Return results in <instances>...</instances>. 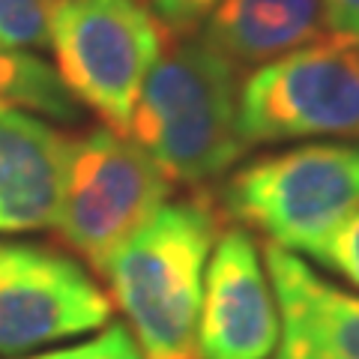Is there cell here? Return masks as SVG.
Here are the masks:
<instances>
[{"label": "cell", "mask_w": 359, "mask_h": 359, "mask_svg": "<svg viewBox=\"0 0 359 359\" xmlns=\"http://www.w3.org/2000/svg\"><path fill=\"white\" fill-rule=\"evenodd\" d=\"M207 198L165 201L99 266L144 359H195L204 273L219 237Z\"/></svg>", "instance_id": "1"}, {"label": "cell", "mask_w": 359, "mask_h": 359, "mask_svg": "<svg viewBox=\"0 0 359 359\" xmlns=\"http://www.w3.org/2000/svg\"><path fill=\"white\" fill-rule=\"evenodd\" d=\"M240 84L237 66L201 36L165 45L135 102L132 141L171 183H210L245 150L237 129Z\"/></svg>", "instance_id": "2"}, {"label": "cell", "mask_w": 359, "mask_h": 359, "mask_svg": "<svg viewBox=\"0 0 359 359\" xmlns=\"http://www.w3.org/2000/svg\"><path fill=\"white\" fill-rule=\"evenodd\" d=\"M224 210L269 245L314 257L359 210V141H318L264 156L224 183Z\"/></svg>", "instance_id": "3"}, {"label": "cell", "mask_w": 359, "mask_h": 359, "mask_svg": "<svg viewBox=\"0 0 359 359\" xmlns=\"http://www.w3.org/2000/svg\"><path fill=\"white\" fill-rule=\"evenodd\" d=\"M168 39L141 0H60L51 18L60 81L120 135L129 132L138 93Z\"/></svg>", "instance_id": "4"}, {"label": "cell", "mask_w": 359, "mask_h": 359, "mask_svg": "<svg viewBox=\"0 0 359 359\" xmlns=\"http://www.w3.org/2000/svg\"><path fill=\"white\" fill-rule=\"evenodd\" d=\"M245 147L306 138H359V45L318 39L252 69L240 84Z\"/></svg>", "instance_id": "5"}, {"label": "cell", "mask_w": 359, "mask_h": 359, "mask_svg": "<svg viewBox=\"0 0 359 359\" xmlns=\"http://www.w3.org/2000/svg\"><path fill=\"white\" fill-rule=\"evenodd\" d=\"M171 186L162 168L132 138L96 126L69 141L54 228L99 273L108 255L165 204Z\"/></svg>", "instance_id": "6"}, {"label": "cell", "mask_w": 359, "mask_h": 359, "mask_svg": "<svg viewBox=\"0 0 359 359\" xmlns=\"http://www.w3.org/2000/svg\"><path fill=\"white\" fill-rule=\"evenodd\" d=\"M111 299L78 257L0 240V356H21L111 323Z\"/></svg>", "instance_id": "7"}, {"label": "cell", "mask_w": 359, "mask_h": 359, "mask_svg": "<svg viewBox=\"0 0 359 359\" xmlns=\"http://www.w3.org/2000/svg\"><path fill=\"white\" fill-rule=\"evenodd\" d=\"M278 341V306L264 255L243 228L216 237L198 314L201 359H269Z\"/></svg>", "instance_id": "8"}, {"label": "cell", "mask_w": 359, "mask_h": 359, "mask_svg": "<svg viewBox=\"0 0 359 359\" xmlns=\"http://www.w3.org/2000/svg\"><path fill=\"white\" fill-rule=\"evenodd\" d=\"M266 276L278 306L269 359H359V294L327 282L287 249L266 243Z\"/></svg>", "instance_id": "9"}, {"label": "cell", "mask_w": 359, "mask_h": 359, "mask_svg": "<svg viewBox=\"0 0 359 359\" xmlns=\"http://www.w3.org/2000/svg\"><path fill=\"white\" fill-rule=\"evenodd\" d=\"M69 141L30 111L0 105V237L54 228Z\"/></svg>", "instance_id": "10"}, {"label": "cell", "mask_w": 359, "mask_h": 359, "mask_svg": "<svg viewBox=\"0 0 359 359\" xmlns=\"http://www.w3.org/2000/svg\"><path fill=\"white\" fill-rule=\"evenodd\" d=\"M320 0H224L198 36L237 69H257L323 39Z\"/></svg>", "instance_id": "11"}, {"label": "cell", "mask_w": 359, "mask_h": 359, "mask_svg": "<svg viewBox=\"0 0 359 359\" xmlns=\"http://www.w3.org/2000/svg\"><path fill=\"white\" fill-rule=\"evenodd\" d=\"M0 105L21 108L57 123L81 120V102L66 90L57 69L33 51L4 42H0Z\"/></svg>", "instance_id": "12"}, {"label": "cell", "mask_w": 359, "mask_h": 359, "mask_svg": "<svg viewBox=\"0 0 359 359\" xmlns=\"http://www.w3.org/2000/svg\"><path fill=\"white\" fill-rule=\"evenodd\" d=\"M60 0H0V42L13 48H51V18Z\"/></svg>", "instance_id": "13"}, {"label": "cell", "mask_w": 359, "mask_h": 359, "mask_svg": "<svg viewBox=\"0 0 359 359\" xmlns=\"http://www.w3.org/2000/svg\"><path fill=\"white\" fill-rule=\"evenodd\" d=\"M27 359H144V353L126 323H105L102 330H96V335H90L84 341Z\"/></svg>", "instance_id": "14"}, {"label": "cell", "mask_w": 359, "mask_h": 359, "mask_svg": "<svg viewBox=\"0 0 359 359\" xmlns=\"http://www.w3.org/2000/svg\"><path fill=\"white\" fill-rule=\"evenodd\" d=\"M311 261H320L327 269L344 276L353 287H359V210L332 231V237L320 245Z\"/></svg>", "instance_id": "15"}, {"label": "cell", "mask_w": 359, "mask_h": 359, "mask_svg": "<svg viewBox=\"0 0 359 359\" xmlns=\"http://www.w3.org/2000/svg\"><path fill=\"white\" fill-rule=\"evenodd\" d=\"M224 0H150V13L168 36H195Z\"/></svg>", "instance_id": "16"}, {"label": "cell", "mask_w": 359, "mask_h": 359, "mask_svg": "<svg viewBox=\"0 0 359 359\" xmlns=\"http://www.w3.org/2000/svg\"><path fill=\"white\" fill-rule=\"evenodd\" d=\"M320 4L330 36L359 45V0H320Z\"/></svg>", "instance_id": "17"}]
</instances>
